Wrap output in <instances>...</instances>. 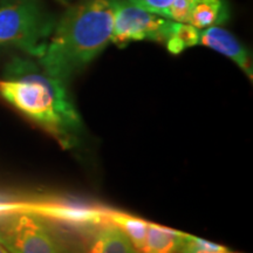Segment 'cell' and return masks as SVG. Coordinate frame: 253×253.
Segmentation results:
<instances>
[{
    "instance_id": "10",
    "label": "cell",
    "mask_w": 253,
    "mask_h": 253,
    "mask_svg": "<svg viewBox=\"0 0 253 253\" xmlns=\"http://www.w3.org/2000/svg\"><path fill=\"white\" fill-rule=\"evenodd\" d=\"M185 233L149 223L142 253H176L179 251Z\"/></svg>"
},
{
    "instance_id": "1",
    "label": "cell",
    "mask_w": 253,
    "mask_h": 253,
    "mask_svg": "<svg viewBox=\"0 0 253 253\" xmlns=\"http://www.w3.org/2000/svg\"><path fill=\"white\" fill-rule=\"evenodd\" d=\"M0 96L53 136L63 149L80 143L84 122L66 82L46 74L33 62L14 59L6 66Z\"/></svg>"
},
{
    "instance_id": "14",
    "label": "cell",
    "mask_w": 253,
    "mask_h": 253,
    "mask_svg": "<svg viewBox=\"0 0 253 253\" xmlns=\"http://www.w3.org/2000/svg\"><path fill=\"white\" fill-rule=\"evenodd\" d=\"M126 1L144 9V11L164 18L168 8L172 4L173 0H126Z\"/></svg>"
},
{
    "instance_id": "12",
    "label": "cell",
    "mask_w": 253,
    "mask_h": 253,
    "mask_svg": "<svg viewBox=\"0 0 253 253\" xmlns=\"http://www.w3.org/2000/svg\"><path fill=\"white\" fill-rule=\"evenodd\" d=\"M199 32L201 31L190 24L172 21L169 36L164 45L171 54H179L186 48L198 45Z\"/></svg>"
},
{
    "instance_id": "16",
    "label": "cell",
    "mask_w": 253,
    "mask_h": 253,
    "mask_svg": "<svg viewBox=\"0 0 253 253\" xmlns=\"http://www.w3.org/2000/svg\"><path fill=\"white\" fill-rule=\"evenodd\" d=\"M218 253H236V252H231L229 250H226V251H223V252H218Z\"/></svg>"
},
{
    "instance_id": "3",
    "label": "cell",
    "mask_w": 253,
    "mask_h": 253,
    "mask_svg": "<svg viewBox=\"0 0 253 253\" xmlns=\"http://www.w3.org/2000/svg\"><path fill=\"white\" fill-rule=\"evenodd\" d=\"M0 244L8 253H84L58 221L14 204L0 212Z\"/></svg>"
},
{
    "instance_id": "4",
    "label": "cell",
    "mask_w": 253,
    "mask_h": 253,
    "mask_svg": "<svg viewBox=\"0 0 253 253\" xmlns=\"http://www.w3.org/2000/svg\"><path fill=\"white\" fill-rule=\"evenodd\" d=\"M54 23L37 5L14 2L0 6V47L12 46L41 58L54 30Z\"/></svg>"
},
{
    "instance_id": "9",
    "label": "cell",
    "mask_w": 253,
    "mask_h": 253,
    "mask_svg": "<svg viewBox=\"0 0 253 253\" xmlns=\"http://www.w3.org/2000/svg\"><path fill=\"white\" fill-rule=\"evenodd\" d=\"M229 19V8L224 0H196L189 23L202 31L219 26Z\"/></svg>"
},
{
    "instance_id": "13",
    "label": "cell",
    "mask_w": 253,
    "mask_h": 253,
    "mask_svg": "<svg viewBox=\"0 0 253 253\" xmlns=\"http://www.w3.org/2000/svg\"><path fill=\"white\" fill-rule=\"evenodd\" d=\"M195 2L196 0H173L164 18L176 21V23L188 24Z\"/></svg>"
},
{
    "instance_id": "2",
    "label": "cell",
    "mask_w": 253,
    "mask_h": 253,
    "mask_svg": "<svg viewBox=\"0 0 253 253\" xmlns=\"http://www.w3.org/2000/svg\"><path fill=\"white\" fill-rule=\"evenodd\" d=\"M120 0H81L54 26L39 58L46 74L67 82L86 68L110 42Z\"/></svg>"
},
{
    "instance_id": "15",
    "label": "cell",
    "mask_w": 253,
    "mask_h": 253,
    "mask_svg": "<svg viewBox=\"0 0 253 253\" xmlns=\"http://www.w3.org/2000/svg\"><path fill=\"white\" fill-rule=\"evenodd\" d=\"M0 253H8L6 250L4 249V246H2L1 244H0Z\"/></svg>"
},
{
    "instance_id": "6",
    "label": "cell",
    "mask_w": 253,
    "mask_h": 253,
    "mask_svg": "<svg viewBox=\"0 0 253 253\" xmlns=\"http://www.w3.org/2000/svg\"><path fill=\"white\" fill-rule=\"evenodd\" d=\"M17 208L33 211L42 216L48 217L58 223H66L68 225L95 226L107 220L108 211L102 209L82 207V205L65 203H41L31 205H17Z\"/></svg>"
},
{
    "instance_id": "11",
    "label": "cell",
    "mask_w": 253,
    "mask_h": 253,
    "mask_svg": "<svg viewBox=\"0 0 253 253\" xmlns=\"http://www.w3.org/2000/svg\"><path fill=\"white\" fill-rule=\"evenodd\" d=\"M107 220L118 225L126 233V236L130 239L135 249L142 252L144 248L148 227H149V221L128 213L118 212V211H108Z\"/></svg>"
},
{
    "instance_id": "8",
    "label": "cell",
    "mask_w": 253,
    "mask_h": 253,
    "mask_svg": "<svg viewBox=\"0 0 253 253\" xmlns=\"http://www.w3.org/2000/svg\"><path fill=\"white\" fill-rule=\"evenodd\" d=\"M86 253H138L130 239L109 220L95 225Z\"/></svg>"
},
{
    "instance_id": "7",
    "label": "cell",
    "mask_w": 253,
    "mask_h": 253,
    "mask_svg": "<svg viewBox=\"0 0 253 253\" xmlns=\"http://www.w3.org/2000/svg\"><path fill=\"white\" fill-rule=\"evenodd\" d=\"M198 45L209 47V48L216 50L220 54L225 55L226 58L231 59L245 73L246 77L252 80V60L248 49L239 42V40L232 33H230L225 28L213 26L202 30L199 32Z\"/></svg>"
},
{
    "instance_id": "5",
    "label": "cell",
    "mask_w": 253,
    "mask_h": 253,
    "mask_svg": "<svg viewBox=\"0 0 253 253\" xmlns=\"http://www.w3.org/2000/svg\"><path fill=\"white\" fill-rule=\"evenodd\" d=\"M172 21L120 0L114 18L110 42L125 47L132 41L151 40L166 43Z\"/></svg>"
}]
</instances>
